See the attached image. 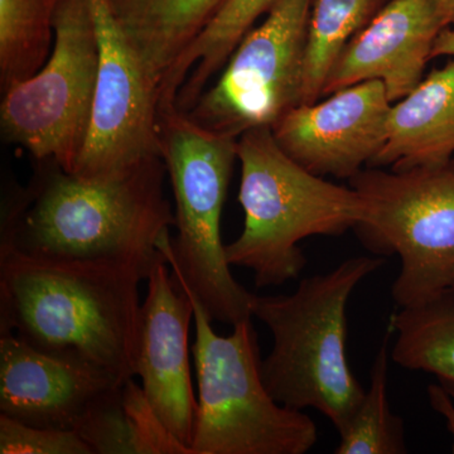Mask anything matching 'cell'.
Instances as JSON below:
<instances>
[{
    "label": "cell",
    "mask_w": 454,
    "mask_h": 454,
    "mask_svg": "<svg viewBox=\"0 0 454 454\" xmlns=\"http://www.w3.org/2000/svg\"><path fill=\"white\" fill-rule=\"evenodd\" d=\"M225 2L109 0L157 98L172 68Z\"/></svg>",
    "instance_id": "2e32d148"
},
{
    "label": "cell",
    "mask_w": 454,
    "mask_h": 454,
    "mask_svg": "<svg viewBox=\"0 0 454 454\" xmlns=\"http://www.w3.org/2000/svg\"><path fill=\"white\" fill-rule=\"evenodd\" d=\"M389 334L382 340L372 367V382L342 432L336 454H404V424L394 414L387 397Z\"/></svg>",
    "instance_id": "7402d4cb"
},
{
    "label": "cell",
    "mask_w": 454,
    "mask_h": 454,
    "mask_svg": "<svg viewBox=\"0 0 454 454\" xmlns=\"http://www.w3.org/2000/svg\"><path fill=\"white\" fill-rule=\"evenodd\" d=\"M429 404L433 411L444 418L448 432L453 438L452 452L454 453V404L453 399L446 393L441 385L430 384L428 387Z\"/></svg>",
    "instance_id": "cb8c5ba5"
},
{
    "label": "cell",
    "mask_w": 454,
    "mask_h": 454,
    "mask_svg": "<svg viewBox=\"0 0 454 454\" xmlns=\"http://www.w3.org/2000/svg\"><path fill=\"white\" fill-rule=\"evenodd\" d=\"M195 309L193 342L197 385L193 454H304L318 429L303 411L274 399L262 375L258 333L252 318L221 336L196 295L184 284Z\"/></svg>",
    "instance_id": "8992f818"
},
{
    "label": "cell",
    "mask_w": 454,
    "mask_h": 454,
    "mask_svg": "<svg viewBox=\"0 0 454 454\" xmlns=\"http://www.w3.org/2000/svg\"><path fill=\"white\" fill-rule=\"evenodd\" d=\"M238 158L244 229L225 252L231 267L253 271L256 288L301 276L307 265L300 247L304 239L343 235L365 216V202L355 188L325 181L295 162L270 127L241 134Z\"/></svg>",
    "instance_id": "277c9868"
},
{
    "label": "cell",
    "mask_w": 454,
    "mask_h": 454,
    "mask_svg": "<svg viewBox=\"0 0 454 454\" xmlns=\"http://www.w3.org/2000/svg\"><path fill=\"white\" fill-rule=\"evenodd\" d=\"M391 106L384 82L369 80L322 103L293 107L271 130L280 148L313 175L349 179L380 153Z\"/></svg>",
    "instance_id": "8fae6325"
},
{
    "label": "cell",
    "mask_w": 454,
    "mask_h": 454,
    "mask_svg": "<svg viewBox=\"0 0 454 454\" xmlns=\"http://www.w3.org/2000/svg\"><path fill=\"white\" fill-rule=\"evenodd\" d=\"M169 270L167 259L160 260L146 279L137 376L164 426L191 450L197 396L188 333L195 309L190 294L176 284Z\"/></svg>",
    "instance_id": "4fadbf2b"
},
{
    "label": "cell",
    "mask_w": 454,
    "mask_h": 454,
    "mask_svg": "<svg viewBox=\"0 0 454 454\" xmlns=\"http://www.w3.org/2000/svg\"><path fill=\"white\" fill-rule=\"evenodd\" d=\"M88 2L98 47L97 91L88 140L71 173L100 179L162 158L160 106L109 0Z\"/></svg>",
    "instance_id": "30bf717a"
},
{
    "label": "cell",
    "mask_w": 454,
    "mask_h": 454,
    "mask_svg": "<svg viewBox=\"0 0 454 454\" xmlns=\"http://www.w3.org/2000/svg\"><path fill=\"white\" fill-rule=\"evenodd\" d=\"M390 0H313L301 104L322 98L325 79L356 33Z\"/></svg>",
    "instance_id": "44dd1931"
},
{
    "label": "cell",
    "mask_w": 454,
    "mask_h": 454,
    "mask_svg": "<svg viewBox=\"0 0 454 454\" xmlns=\"http://www.w3.org/2000/svg\"><path fill=\"white\" fill-rule=\"evenodd\" d=\"M313 0H274L267 18L238 44L190 119L215 133L239 137L273 127L301 103Z\"/></svg>",
    "instance_id": "9c48e42d"
},
{
    "label": "cell",
    "mask_w": 454,
    "mask_h": 454,
    "mask_svg": "<svg viewBox=\"0 0 454 454\" xmlns=\"http://www.w3.org/2000/svg\"><path fill=\"white\" fill-rule=\"evenodd\" d=\"M122 382L89 361L0 333V414L18 422L76 430L92 404Z\"/></svg>",
    "instance_id": "7c38bea8"
},
{
    "label": "cell",
    "mask_w": 454,
    "mask_h": 454,
    "mask_svg": "<svg viewBox=\"0 0 454 454\" xmlns=\"http://www.w3.org/2000/svg\"><path fill=\"white\" fill-rule=\"evenodd\" d=\"M348 182L365 202L358 238L378 256L399 255L391 286L397 306L454 289V160L391 172L372 167Z\"/></svg>",
    "instance_id": "52a82bcc"
},
{
    "label": "cell",
    "mask_w": 454,
    "mask_h": 454,
    "mask_svg": "<svg viewBox=\"0 0 454 454\" xmlns=\"http://www.w3.org/2000/svg\"><path fill=\"white\" fill-rule=\"evenodd\" d=\"M454 154V57L391 106L387 139L372 167H437Z\"/></svg>",
    "instance_id": "9a60e30c"
},
{
    "label": "cell",
    "mask_w": 454,
    "mask_h": 454,
    "mask_svg": "<svg viewBox=\"0 0 454 454\" xmlns=\"http://www.w3.org/2000/svg\"><path fill=\"white\" fill-rule=\"evenodd\" d=\"M55 41L43 67L3 92L0 128L5 142L23 146L40 160L73 172L88 140L98 47L88 0H62Z\"/></svg>",
    "instance_id": "ba28073f"
},
{
    "label": "cell",
    "mask_w": 454,
    "mask_h": 454,
    "mask_svg": "<svg viewBox=\"0 0 454 454\" xmlns=\"http://www.w3.org/2000/svg\"><path fill=\"white\" fill-rule=\"evenodd\" d=\"M382 256L346 259L304 278L292 294L253 295L252 315L273 334L262 375L270 395L294 411L315 409L340 433L365 389L346 354L348 303L358 284L384 265Z\"/></svg>",
    "instance_id": "3957f363"
},
{
    "label": "cell",
    "mask_w": 454,
    "mask_h": 454,
    "mask_svg": "<svg viewBox=\"0 0 454 454\" xmlns=\"http://www.w3.org/2000/svg\"><path fill=\"white\" fill-rule=\"evenodd\" d=\"M160 155L176 202L177 235L160 239L173 279L187 286L212 322L234 325L253 318V293L231 273L221 239L238 138L196 124L173 109L160 114Z\"/></svg>",
    "instance_id": "5b68a950"
},
{
    "label": "cell",
    "mask_w": 454,
    "mask_h": 454,
    "mask_svg": "<svg viewBox=\"0 0 454 454\" xmlns=\"http://www.w3.org/2000/svg\"><path fill=\"white\" fill-rule=\"evenodd\" d=\"M162 158L90 179L40 160L26 187L5 196L0 252L50 259L116 260L151 273L176 219L164 195Z\"/></svg>",
    "instance_id": "6da1fadb"
},
{
    "label": "cell",
    "mask_w": 454,
    "mask_h": 454,
    "mask_svg": "<svg viewBox=\"0 0 454 454\" xmlns=\"http://www.w3.org/2000/svg\"><path fill=\"white\" fill-rule=\"evenodd\" d=\"M273 3L274 0H226L170 71L158 94L160 112L173 106L184 114L190 112L212 77L223 70L244 35Z\"/></svg>",
    "instance_id": "ac0fdd59"
},
{
    "label": "cell",
    "mask_w": 454,
    "mask_h": 454,
    "mask_svg": "<svg viewBox=\"0 0 454 454\" xmlns=\"http://www.w3.org/2000/svg\"><path fill=\"white\" fill-rule=\"evenodd\" d=\"M143 269L116 260L0 252V333L137 378Z\"/></svg>",
    "instance_id": "7a4b0ae2"
},
{
    "label": "cell",
    "mask_w": 454,
    "mask_h": 454,
    "mask_svg": "<svg viewBox=\"0 0 454 454\" xmlns=\"http://www.w3.org/2000/svg\"><path fill=\"white\" fill-rule=\"evenodd\" d=\"M74 432L92 454H193L164 426L136 378L98 399Z\"/></svg>",
    "instance_id": "e0dca14e"
},
{
    "label": "cell",
    "mask_w": 454,
    "mask_h": 454,
    "mask_svg": "<svg viewBox=\"0 0 454 454\" xmlns=\"http://www.w3.org/2000/svg\"><path fill=\"white\" fill-rule=\"evenodd\" d=\"M441 56L454 57V28L450 27L439 33L433 47L432 59Z\"/></svg>",
    "instance_id": "d4e9b609"
},
{
    "label": "cell",
    "mask_w": 454,
    "mask_h": 454,
    "mask_svg": "<svg viewBox=\"0 0 454 454\" xmlns=\"http://www.w3.org/2000/svg\"><path fill=\"white\" fill-rule=\"evenodd\" d=\"M2 454H92L74 430L40 428L0 414Z\"/></svg>",
    "instance_id": "603a6c76"
},
{
    "label": "cell",
    "mask_w": 454,
    "mask_h": 454,
    "mask_svg": "<svg viewBox=\"0 0 454 454\" xmlns=\"http://www.w3.org/2000/svg\"><path fill=\"white\" fill-rule=\"evenodd\" d=\"M62 0H0V88L26 82L52 52L53 20Z\"/></svg>",
    "instance_id": "ffe728a7"
},
{
    "label": "cell",
    "mask_w": 454,
    "mask_h": 454,
    "mask_svg": "<svg viewBox=\"0 0 454 454\" xmlns=\"http://www.w3.org/2000/svg\"><path fill=\"white\" fill-rule=\"evenodd\" d=\"M396 334L390 357L396 365L432 373L454 399V289H446L390 319Z\"/></svg>",
    "instance_id": "d6986e66"
},
{
    "label": "cell",
    "mask_w": 454,
    "mask_h": 454,
    "mask_svg": "<svg viewBox=\"0 0 454 454\" xmlns=\"http://www.w3.org/2000/svg\"><path fill=\"white\" fill-rule=\"evenodd\" d=\"M439 13L448 27H454V0H434Z\"/></svg>",
    "instance_id": "484cf974"
},
{
    "label": "cell",
    "mask_w": 454,
    "mask_h": 454,
    "mask_svg": "<svg viewBox=\"0 0 454 454\" xmlns=\"http://www.w3.org/2000/svg\"><path fill=\"white\" fill-rule=\"evenodd\" d=\"M447 27L434 0H390L337 57L322 97L380 80L396 103L422 82L435 40Z\"/></svg>",
    "instance_id": "5bb4252c"
}]
</instances>
